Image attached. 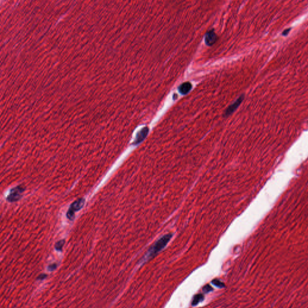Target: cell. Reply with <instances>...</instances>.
I'll return each instance as SVG.
<instances>
[{
	"mask_svg": "<svg viewBox=\"0 0 308 308\" xmlns=\"http://www.w3.org/2000/svg\"><path fill=\"white\" fill-rule=\"evenodd\" d=\"M148 133H149V128L148 127H144L142 129H141L137 133L136 140H134L133 144L137 145L139 143L142 142L144 140L145 138L147 137Z\"/></svg>",
	"mask_w": 308,
	"mask_h": 308,
	"instance_id": "5",
	"label": "cell"
},
{
	"mask_svg": "<svg viewBox=\"0 0 308 308\" xmlns=\"http://www.w3.org/2000/svg\"><path fill=\"white\" fill-rule=\"evenodd\" d=\"M57 266L56 264H51V265L49 266V267H48V270H49V271H53V270H54L57 268Z\"/></svg>",
	"mask_w": 308,
	"mask_h": 308,
	"instance_id": "12",
	"label": "cell"
},
{
	"mask_svg": "<svg viewBox=\"0 0 308 308\" xmlns=\"http://www.w3.org/2000/svg\"><path fill=\"white\" fill-rule=\"evenodd\" d=\"M291 31V28H287L285 30H284L283 32H282V35L283 36H287L288 34L290 33V31Z\"/></svg>",
	"mask_w": 308,
	"mask_h": 308,
	"instance_id": "13",
	"label": "cell"
},
{
	"mask_svg": "<svg viewBox=\"0 0 308 308\" xmlns=\"http://www.w3.org/2000/svg\"><path fill=\"white\" fill-rule=\"evenodd\" d=\"M243 99H244V95H241V96L233 104L231 105L228 108L226 109V110L224 113V116L226 117L228 116L235 111L237 108L241 104L242 101H243Z\"/></svg>",
	"mask_w": 308,
	"mask_h": 308,
	"instance_id": "4",
	"label": "cell"
},
{
	"mask_svg": "<svg viewBox=\"0 0 308 308\" xmlns=\"http://www.w3.org/2000/svg\"><path fill=\"white\" fill-rule=\"evenodd\" d=\"M25 191V188L22 186H17L10 190V192L7 197V200L10 202H16L21 199Z\"/></svg>",
	"mask_w": 308,
	"mask_h": 308,
	"instance_id": "3",
	"label": "cell"
},
{
	"mask_svg": "<svg viewBox=\"0 0 308 308\" xmlns=\"http://www.w3.org/2000/svg\"><path fill=\"white\" fill-rule=\"evenodd\" d=\"M203 292H205V293H208L212 291H213V288H212L209 285H207L203 287Z\"/></svg>",
	"mask_w": 308,
	"mask_h": 308,
	"instance_id": "11",
	"label": "cell"
},
{
	"mask_svg": "<svg viewBox=\"0 0 308 308\" xmlns=\"http://www.w3.org/2000/svg\"><path fill=\"white\" fill-rule=\"evenodd\" d=\"M172 236V234L168 233L167 235H164V236L157 240L156 243H154L149 248L147 253L146 254L144 258L143 259V261H146L151 258H152L160 251H162L167 245L168 242L171 240Z\"/></svg>",
	"mask_w": 308,
	"mask_h": 308,
	"instance_id": "1",
	"label": "cell"
},
{
	"mask_svg": "<svg viewBox=\"0 0 308 308\" xmlns=\"http://www.w3.org/2000/svg\"><path fill=\"white\" fill-rule=\"evenodd\" d=\"M203 299H204V296H203V294H198L196 295L194 297L193 299V301H192V306H194L197 305L199 303L202 302L203 300Z\"/></svg>",
	"mask_w": 308,
	"mask_h": 308,
	"instance_id": "8",
	"label": "cell"
},
{
	"mask_svg": "<svg viewBox=\"0 0 308 308\" xmlns=\"http://www.w3.org/2000/svg\"><path fill=\"white\" fill-rule=\"evenodd\" d=\"M211 283L213 284L214 286H216V287L219 288H224L225 287L224 283H223L222 281H220V280H218V279L213 280L211 282Z\"/></svg>",
	"mask_w": 308,
	"mask_h": 308,
	"instance_id": "9",
	"label": "cell"
},
{
	"mask_svg": "<svg viewBox=\"0 0 308 308\" xmlns=\"http://www.w3.org/2000/svg\"><path fill=\"white\" fill-rule=\"evenodd\" d=\"M64 243H65L64 240H60L59 241H58L55 245V248L56 250L58 251H62V248L64 244Z\"/></svg>",
	"mask_w": 308,
	"mask_h": 308,
	"instance_id": "10",
	"label": "cell"
},
{
	"mask_svg": "<svg viewBox=\"0 0 308 308\" xmlns=\"http://www.w3.org/2000/svg\"><path fill=\"white\" fill-rule=\"evenodd\" d=\"M85 203V200L83 198L78 199L77 201L73 202L67 212V217L69 220H73L75 216V212L79 211L83 207Z\"/></svg>",
	"mask_w": 308,
	"mask_h": 308,
	"instance_id": "2",
	"label": "cell"
},
{
	"mask_svg": "<svg viewBox=\"0 0 308 308\" xmlns=\"http://www.w3.org/2000/svg\"><path fill=\"white\" fill-rule=\"evenodd\" d=\"M217 40V36L214 30H211L207 33L205 35V43L208 46H212L214 44Z\"/></svg>",
	"mask_w": 308,
	"mask_h": 308,
	"instance_id": "6",
	"label": "cell"
},
{
	"mask_svg": "<svg viewBox=\"0 0 308 308\" xmlns=\"http://www.w3.org/2000/svg\"><path fill=\"white\" fill-rule=\"evenodd\" d=\"M192 84L188 82L182 84L179 87V92L182 94H187L192 89Z\"/></svg>",
	"mask_w": 308,
	"mask_h": 308,
	"instance_id": "7",
	"label": "cell"
},
{
	"mask_svg": "<svg viewBox=\"0 0 308 308\" xmlns=\"http://www.w3.org/2000/svg\"><path fill=\"white\" fill-rule=\"evenodd\" d=\"M47 277V275L45 274H42L38 277V279L39 280H43L44 279H45Z\"/></svg>",
	"mask_w": 308,
	"mask_h": 308,
	"instance_id": "14",
	"label": "cell"
}]
</instances>
